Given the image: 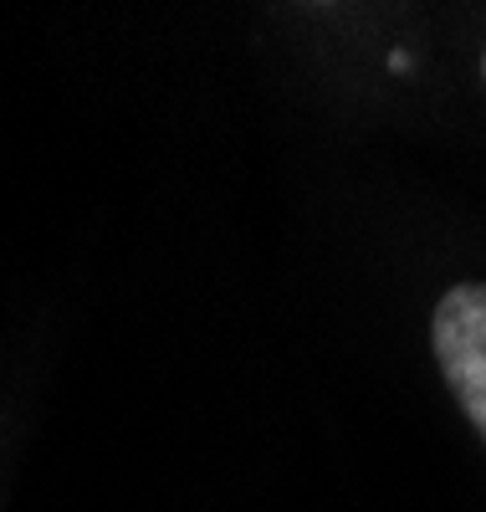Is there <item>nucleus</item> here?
I'll use <instances>...</instances> for the list:
<instances>
[{"instance_id": "nucleus-1", "label": "nucleus", "mask_w": 486, "mask_h": 512, "mask_svg": "<svg viewBox=\"0 0 486 512\" xmlns=\"http://www.w3.org/2000/svg\"><path fill=\"white\" fill-rule=\"evenodd\" d=\"M430 344L451 395L486 441V282H461L440 297L430 318Z\"/></svg>"}, {"instance_id": "nucleus-2", "label": "nucleus", "mask_w": 486, "mask_h": 512, "mask_svg": "<svg viewBox=\"0 0 486 512\" xmlns=\"http://www.w3.org/2000/svg\"><path fill=\"white\" fill-rule=\"evenodd\" d=\"M481 72H486V57H481Z\"/></svg>"}]
</instances>
